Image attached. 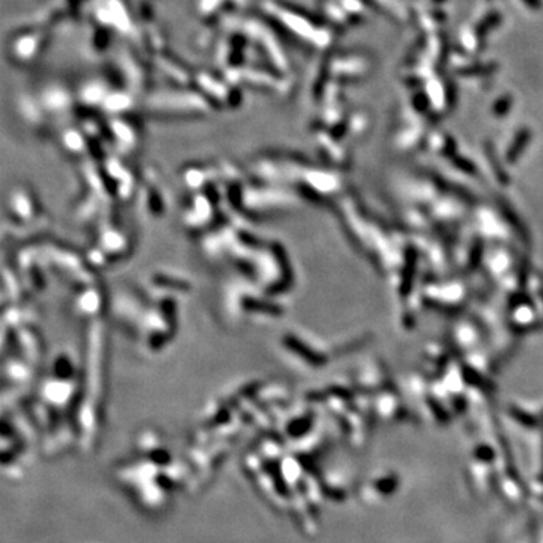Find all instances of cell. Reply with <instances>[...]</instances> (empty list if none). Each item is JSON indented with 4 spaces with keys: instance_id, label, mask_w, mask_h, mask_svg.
<instances>
[{
    "instance_id": "6da1fadb",
    "label": "cell",
    "mask_w": 543,
    "mask_h": 543,
    "mask_svg": "<svg viewBox=\"0 0 543 543\" xmlns=\"http://www.w3.org/2000/svg\"><path fill=\"white\" fill-rule=\"evenodd\" d=\"M531 543H543V519H540V521L534 525Z\"/></svg>"
}]
</instances>
